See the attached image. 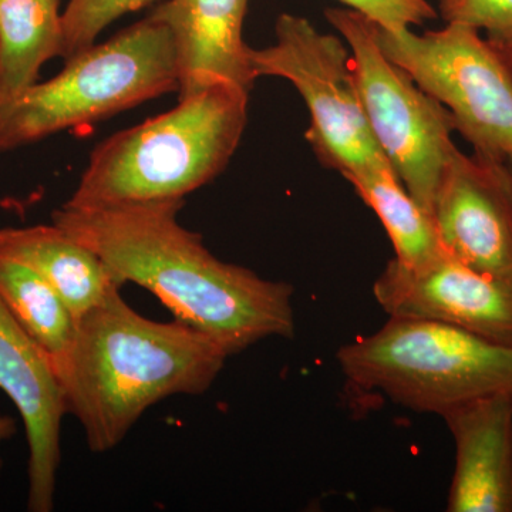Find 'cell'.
Listing matches in <instances>:
<instances>
[{
  "instance_id": "6da1fadb",
  "label": "cell",
  "mask_w": 512,
  "mask_h": 512,
  "mask_svg": "<svg viewBox=\"0 0 512 512\" xmlns=\"http://www.w3.org/2000/svg\"><path fill=\"white\" fill-rule=\"evenodd\" d=\"M185 200L114 207L63 205L52 221L92 249L120 285L133 282L227 350L242 352L268 338H293V288L212 255L197 232L177 221Z\"/></svg>"
},
{
  "instance_id": "7a4b0ae2",
  "label": "cell",
  "mask_w": 512,
  "mask_h": 512,
  "mask_svg": "<svg viewBox=\"0 0 512 512\" xmlns=\"http://www.w3.org/2000/svg\"><path fill=\"white\" fill-rule=\"evenodd\" d=\"M229 355L187 323L154 322L111 293L77 322L59 373L66 413L82 424L93 453H107L154 404L207 392Z\"/></svg>"
},
{
  "instance_id": "3957f363",
  "label": "cell",
  "mask_w": 512,
  "mask_h": 512,
  "mask_svg": "<svg viewBox=\"0 0 512 512\" xmlns=\"http://www.w3.org/2000/svg\"><path fill=\"white\" fill-rule=\"evenodd\" d=\"M249 93L214 80L94 148L67 207L185 200L227 168L248 121Z\"/></svg>"
},
{
  "instance_id": "277c9868",
  "label": "cell",
  "mask_w": 512,
  "mask_h": 512,
  "mask_svg": "<svg viewBox=\"0 0 512 512\" xmlns=\"http://www.w3.org/2000/svg\"><path fill=\"white\" fill-rule=\"evenodd\" d=\"M180 70L170 29L148 15L107 42L66 60L62 72L0 106V154L70 128L110 119L178 93Z\"/></svg>"
},
{
  "instance_id": "5b68a950",
  "label": "cell",
  "mask_w": 512,
  "mask_h": 512,
  "mask_svg": "<svg viewBox=\"0 0 512 512\" xmlns=\"http://www.w3.org/2000/svg\"><path fill=\"white\" fill-rule=\"evenodd\" d=\"M336 360L353 386L417 413L441 417L481 397L512 396V346L446 323L390 318Z\"/></svg>"
},
{
  "instance_id": "8992f818",
  "label": "cell",
  "mask_w": 512,
  "mask_h": 512,
  "mask_svg": "<svg viewBox=\"0 0 512 512\" xmlns=\"http://www.w3.org/2000/svg\"><path fill=\"white\" fill-rule=\"evenodd\" d=\"M380 49L450 113L454 130L476 156L512 160V63L473 26L417 35L375 23Z\"/></svg>"
},
{
  "instance_id": "52a82bcc",
  "label": "cell",
  "mask_w": 512,
  "mask_h": 512,
  "mask_svg": "<svg viewBox=\"0 0 512 512\" xmlns=\"http://www.w3.org/2000/svg\"><path fill=\"white\" fill-rule=\"evenodd\" d=\"M325 16L348 43L357 93L377 146L431 217L441 175L457 150L450 113L387 59L373 20L352 9H326Z\"/></svg>"
},
{
  "instance_id": "ba28073f",
  "label": "cell",
  "mask_w": 512,
  "mask_h": 512,
  "mask_svg": "<svg viewBox=\"0 0 512 512\" xmlns=\"http://www.w3.org/2000/svg\"><path fill=\"white\" fill-rule=\"evenodd\" d=\"M275 36L272 46L249 47L252 73L255 79L281 77L301 94L311 116L305 137L319 163L343 175L384 157L367 123L343 37L319 32L291 13L276 20Z\"/></svg>"
},
{
  "instance_id": "9c48e42d",
  "label": "cell",
  "mask_w": 512,
  "mask_h": 512,
  "mask_svg": "<svg viewBox=\"0 0 512 512\" xmlns=\"http://www.w3.org/2000/svg\"><path fill=\"white\" fill-rule=\"evenodd\" d=\"M431 220L441 248L512 288V184L507 161L454 151L441 175Z\"/></svg>"
},
{
  "instance_id": "30bf717a",
  "label": "cell",
  "mask_w": 512,
  "mask_h": 512,
  "mask_svg": "<svg viewBox=\"0 0 512 512\" xmlns=\"http://www.w3.org/2000/svg\"><path fill=\"white\" fill-rule=\"evenodd\" d=\"M390 318L431 320L512 346V288L444 252L410 268L396 258L373 285Z\"/></svg>"
},
{
  "instance_id": "8fae6325",
  "label": "cell",
  "mask_w": 512,
  "mask_h": 512,
  "mask_svg": "<svg viewBox=\"0 0 512 512\" xmlns=\"http://www.w3.org/2000/svg\"><path fill=\"white\" fill-rule=\"evenodd\" d=\"M0 390L12 400L29 446L28 510L55 508L60 430L66 414L63 390L45 353L0 298Z\"/></svg>"
},
{
  "instance_id": "7c38bea8",
  "label": "cell",
  "mask_w": 512,
  "mask_h": 512,
  "mask_svg": "<svg viewBox=\"0 0 512 512\" xmlns=\"http://www.w3.org/2000/svg\"><path fill=\"white\" fill-rule=\"evenodd\" d=\"M456 464L448 512H512V396L481 397L444 414Z\"/></svg>"
},
{
  "instance_id": "4fadbf2b",
  "label": "cell",
  "mask_w": 512,
  "mask_h": 512,
  "mask_svg": "<svg viewBox=\"0 0 512 512\" xmlns=\"http://www.w3.org/2000/svg\"><path fill=\"white\" fill-rule=\"evenodd\" d=\"M249 0H165L150 13L174 37L180 87L178 97L214 80L251 92L255 76L242 29Z\"/></svg>"
},
{
  "instance_id": "5bb4252c",
  "label": "cell",
  "mask_w": 512,
  "mask_h": 512,
  "mask_svg": "<svg viewBox=\"0 0 512 512\" xmlns=\"http://www.w3.org/2000/svg\"><path fill=\"white\" fill-rule=\"evenodd\" d=\"M0 255L23 262L42 275L77 322L123 286L99 255L55 224L0 228Z\"/></svg>"
},
{
  "instance_id": "9a60e30c",
  "label": "cell",
  "mask_w": 512,
  "mask_h": 512,
  "mask_svg": "<svg viewBox=\"0 0 512 512\" xmlns=\"http://www.w3.org/2000/svg\"><path fill=\"white\" fill-rule=\"evenodd\" d=\"M60 0H0V106L39 80L43 64L62 57Z\"/></svg>"
},
{
  "instance_id": "2e32d148",
  "label": "cell",
  "mask_w": 512,
  "mask_h": 512,
  "mask_svg": "<svg viewBox=\"0 0 512 512\" xmlns=\"http://www.w3.org/2000/svg\"><path fill=\"white\" fill-rule=\"evenodd\" d=\"M343 177L382 221L400 264L419 268L444 254L433 220L413 200L386 157Z\"/></svg>"
},
{
  "instance_id": "e0dca14e",
  "label": "cell",
  "mask_w": 512,
  "mask_h": 512,
  "mask_svg": "<svg viewBox=\"0 0 512 512\" xmlns=\"http://www.w3.org/2000/svg\"><path fill=\"white\" fill-rule=\"evenodd\" d=\"M0 298L49 359L57 379L72 353L77 319L35 269L0 255Z\"/></svg>"
},
{
  "instance_id": "ac0fdd59",
  "label": "cell",
  "mask_w": 512,
  "mask_h": 512,
  "mask_svg": "<svg viewBox=\"0 0 512 512\" xmlns=\"http://www.w3.org/2000/svg\"><path fill=\"white\" fill-rule=\"evenodd\" d=\"M160 0H70L62 13L63 59L79 55L121 16L137 12Z\"/></svg>"
},
{
  "instance_id": "d6986e66",
  "label": "cell",
  "mask_w": 512,
  "mask_h": 512,
  "mask_svg": "<svg viewBox=\"0 0 512 512\" xmlns=\"http://www.w3.org/2000/svg\"><path fill=\"white\" fill-rule=\"evenodd\" d=\"M437 12L446 23H464L512 63V0H436Z\"/></svg>"
},
{
  "instance_id": "ffe728a7",
  "label": "cell",
  "mask_w": 512,
  "mask_h": 512,
  "mask_svg": "<svg viewBox=\"0 0 512 512\" xmlns=\"http://www.w3.org/2000/svg\"><path fill=\"white\" fill-rule=\"evenodd\" d=\"M387 30L410 29L437 19L429 0H338Z\"/></svg>"
},
{
  "instance_id": "44dd1931",
  "label": "cell",
  "mask_w": 512,
  "mask_h": 512,
  "mask_svg": "<svg viewBox=\"0 0 512 512\" xmlns=\"http://www.w3.org/2000/svg\"><path fill=\"white\" fill-rule=\"evenodd\" d=\"M16 431H18L16 420L12 419V417L5 416V414H0V444L12 439ZM2 467L3 461L2 457H0V471H2Z\"/></svg>"
},
{
  "instance_id": "7402d4cb",
  "label": "cell",
  "mask_w": 512,
  "mask_h": 512,
  "mask_svg": "<svg viewBox=\"0 0 512 512\" xmlns=\"http://www.w3.org/2000/svg\"><path fill=\"white\" fill-rule=\"evenodd\" d=\"M507 167H508V171H510V175H511V184H512V160H508V161H507Z\"/></svg>"
}]
</instances>
